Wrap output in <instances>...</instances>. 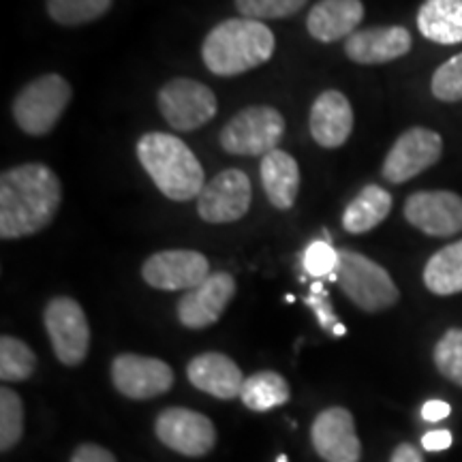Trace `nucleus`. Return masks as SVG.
Here are the masks:
<instances>
[{"mask_svg":"<svg viewBox=\"0 0 462 462\" xmlns=\"http://www.w3.org/2000/svg\"><path fill=\"white\" fill-rule=\"evenodd\" d=\"M251 180L242 170H225L206 182L198 198V212L206 223L240 221L251 208Z\"/></svg>","mask_w":462,"mask_h":462,"instance_id":"obj_10","label":"nucleus"},{"mask_svg":"<svg viewBox=\"0 0 462 462\" xmlns=\"http://www.w3.org/2000/svg\"><path fill=\"white\" fill-rule=\"evenodd\" d=\"M424 282L437 296H454L462 291V240L443 246L429 259Z\"/></svg>","mask_w":462,"mask_h":462,"instance_id":"obj_24","label":"nucleus"},{"mask_svg":"<svg viewBox=\"0 0 462 462\" xmlns=\"http://www.w3.org/2000/svg\"><path fill=\"white\" fill-rule=\"evenodd\" d=\"M157 437L173 452L199 458L217 443L215 424L198 411L182 407L165 409L157 418Z\"/></svg>","mask_w":462,"mask_h":462,"instance_id":"obj_11","label":"nucleus"},{"mask_svg":"<svg viewBox=\"0 0 462 462\" xmlns=\"http://www.w3.org/2000/svg\"><path fill=\"white\" fill-rule=\"evenodd\" d=\"M435 366L443 377L462 388V330L452 328L435 346Z\"/></svg>","mask_w":462,"mask_h":462,"instance_id":"obj_29","label":"nucleus"},{"mask_svg":"<svg viewBox=\"0 0 462 462\" xmlns=\"http://www.w3.org/2000/svg\"><path fill=\"white\" fill-rule=\"evenodd\" d=\"M354 131V109L343 92L326 90L310 107V135L321 148H338Z\"/></svg>","mask_w":462,"mask_h":462,"instance_id":"obj_18","label":"nucleus"},{"mask_svg":"<svg viewBox=\"0 0 462 462\" xmlns=\"http://www.w3.org/2000/svg\"><path fill=\"white\" fill-rule=\"evenodd\" d=\"M409 50H411V32L402 26L356 31L345 43V54L357 65H383L409 54Z\"/></svg>","mask_w":462,"mask_h":462,"instance_id":"obj_17","label":"nucleus"},{"mask_svg":"<svg viewBox=\"0 0 462 462\" xmlns=\"http://www.w3.org/2000/svg\"><path fill=\"white\" fill-rule=\"evenodd\" d=\"M71 462H116V458L106 448L95 446V443H84V446L75 449Z\"/></svg>","mask_w":462,"mask_h":462,"instance_id":"obj_34","label":"nucleus"},{"mask_svg":"<svg viewBox=\"0 0 462 462\" xmlns=\"http://www.w3.org/2000/svg\"><path fill=\"white\" fill-rule=\"evenodd\" d=\"M137 159L167 199H195L206 187L204 167L193 150L170 133H146L137 142Z\"/></svg>","mask_w":462,"mask_h":462,"instance_id":"obj_3","label":"nucleus"},{"mask_svg":"<svg viewBox=\"0 0 462 462\" xmlns=\"http://www.w3.org/2000/svg\"><path fill=\"white\" fill-rule=\"evenodd\" d=\"M443 140L437 131L413 126L398 137L383 161V178L392 184H402L420 176L441 159Z\"/></svg>","mask_w":462,"mask_h":462,"instance_id":"obj_9","label":"nucleus"},{"mask_svg":"<svg viewBox=\"0 0 462 462\" xmlns=\"http://www.w3.org/2000/svg\"><path fill=\"white\" fill-rule=\"evenodd\" d=\"M71 97V84L62 75L50 73L32 79L17 92L14 101V118L17 126L28 135H48L62 118Z\"/></svg>","mask_w":462,"mask_h":462,"instance_id":"obj_5","label":"nucleus"},{"mask_svg":"<svg viewBox=\"0 0 462 462\" xmlns=\"http://www.w3.org/2000/svg\"><path fill=\"white\" fill-rule=\"evenodd\" d=\"M159 109L171 129L195 131L215 118L218 103L206 84L176 78L161 88Z\"/></svg>","mask_w":462,"mask_h":462,"instance_id":"obj_7","label":"nucleus"},{"mask_svg":"<svg viewBox=\"0 0 462 462\" xmlns=\"http://www.w3.org/2000/svg\"><path fill=\"white\" fill-rule=\"evenodd\" d=\"M37 368V356L26 343L15 337L0 338V379L14 383L26 381Z\"/></svg>","mask_w":462,"mask_h":462,"instance_id":"obj_26","label":"nucleus"},{"mask_svg":"<svg viewBox=\"0 0 462 462\" xmlns=\"http://www.w3.org/2000/svg\"><path fill=\"white\" fill-rule=\"evenodd\" d=\"M392 195L379 184H368L345 208L343 229L346 234H366L388 218Z\"/></svg>","mask_w":462,"mask_h":462,"instance_id":"obj_23","label":"nucleus"},{"mask_svg":"<svg viewBox=\"0 0 462 462\" xmlns=\"http://www.w3.org/2000/svg\"><path fill=\"white\" fill-rule=\"evenodd\" d=\"M452 446V432L449 430H430L421 437V448L426 452H441Z\"/></svg>","mask_w":462,"mask_h":462,"instance_id":"obj_35","label":"nucleus"},{"mask_svg":"<svg viewBox=\"0 0 462 462\" xmlns=\"http://www.w3.org/2000/svg\"><path fill=\"white\" fill-rule=\"evenodd\" d=\"M285 133V118L279 109L253 106L242 109L223 126L221 146L240 157H265L273 152Z\"/></svg>","mask_w":462,"mask_h":462,"instance_id":"obj_6","label":"nucleus"},{"mask_svg":"<svg viewBox=\"0 0 462 462\" xmlns=\"http://www.w3.org/2000/svg\"><path fill=\"white\" fill-rule=\"evenodd\" d=\"M274 48V34L263 22L234 17L208 32L201 45V58L208 71L218 78H234L268 62Z\"/></svg>","mask_w":462,"mask_h":462,"instance_id":"obj_2","label":"nucleus"},{"mask_svg":"<svg viewBox=\"0 0 462 462\" xmlns=\"http://www.w3.org/2000/svg\"><path fill=\"white\" fill-rule=\"evenodd\" d=\"M187 377L195 388L212 394L221 401H231L240 396L245 385V374L231 357L223 354H201L189 362Z\"/></svg>","mask_w":462,"mask_h":462,"instance_id":"obj_19","label":"nucleus"},{"mask_svg":"<svg viewBox=\"0 0 462 462\" xmlns=\"http://www.w3.org/2000/svg\"><path fill=\"white\" fill-rule=\"evenodd\" d=\"M306 304L313 309L317 319H319V323L323 328H326V330H330L332 334L337 332V328L340 326V323L337 319V315H334V310L330 309V304H328L326 293H323V287L319 285V282H315V285H313V293L306 298Z\"/></svg>","mask_w":462,"mask_h":462,"instance_id":"obj_33","label":"nucleus"},{"mask_svg":"<svg viewBox=\"0 0 462 462\" xmlns=\"http://www.w3.org/2000/svg\"><path fill=\"white\" fill-rule=\"evenodd\" d=\"M390 462H424V458H421L420 449L411 443H401L392 454Z\"/></svg>","mask_w":462,"mask_h":462,"instance_id":"obj_37","label":"nucleus"},{"mask_svg":"<svg viewBox=\"0 0 462 462\" xmlns=\"http://www.w3.org/2000/svg\"><path fill=\"white\" fill-rule=\"evenodd\" d=\"M452 413V407L443 401H429L421 407V418L426 421H441Z\"/></svg>","mask_w":462,"mask_h":462,"instance_id":"obj_36","label":"nucleus"},{"mask_svg":"<svg viewBox=\"0 0 462 462\" xmlns=\"http://www.w3.org/2000/svg\"><path fill=\"white\" fill-rule=\"evenodd\" d=\"M404 218L424 234L448 238L462 231V198L452 190H420L404 204Z\"/></svg>","mask_w":462,"mask_h":462,"instance_id":"obj_14","label":"nucleus"},{"mask_svg":"<svg viewBox=\"0 0 462 462\" xmlns=\"http://www.w3.org/2000/svg\"><path fill=\"white\" fill-rule=\"evenodd\" d=\"M262 184L270 204L279 210H289L296 204L300 190V165L285 150H273L262 159Z\"/></svg>","mask_w":462,"mask_h":462,"instance_id":"obj_21","label":"nucleus"},{"mask_svg":"<svg viewBox=\"0 0 462 462\" xmlns=\"http://www.w3.org/2000/svg\"><path fill=\"white\" fill-rule=\"evenodd\" d=\"M24 432V404L14 390H0V449L9 452Z\"/></svg>","mask_w":462,"mask_h":462,"instance_id":"obj_28","label":"nucleus"},{"mask_svg":"<svg viewBox=\"0 0 462 462\" xmlns=\"http://www.w3.org/2000/svg\"><path fill=\"white\" fill-rule=\"evenodd\" d=\"M114 0H48V14L62 26H82L103 17Z\"/></svg>","mask_w":462,"mask_h":462,"instance_id":"obj_27","label":"nucleus"},{"mask_svg":"<svg viewBox=\"0 0 462 462\" xmlns=\"http://www.w3.org/2000/svg\"><path fill=\"white\" fill-rule=\"evenodd\" d=\"M276 462H289V460H287V456H285V454H281L279 458H276Z\"/></svg>","mask_w":462,"mask_h":462,"instance_id":"obj_38","label":"nucleus"},{"mask_svg":"<svg viewBox=\"0 0 462 462\" xmlns=\"http://www.w3.org/2000/svg\"><path fill=\"white\" fill-rule=\"evenodd\" d=\"M337 276L345 296L366 313H379L398 302L396 282L392 281L388 270L377 262L356 251H338Z\"/></svg>","mask_w":462,"mask_h":462,"instance_id":"obj_4","label":"nucleus"},{"mask_svg":"<svg viewBox=\"0 0 462 462\" xmlns=\"http://www.w3.org/2000/svg\"><path fill=\"white\" fill-rule=\"evenodd\" d=\"M418 28L435 43H462V0H426L418 11Z\"/></svg>","mask_w":462,"mask_h":462,"instance_id":"obj_22","label":"nucleus"},{"mask_svg":"<svg viewBox=\"0 0 462 462\" xmlns=\"http://www.w3.org/2000/svg\"><path fill=\"white\" fill-rule=\"evenodd\" d=\"M362 17V0H319L306 17V28L317 42L334 43L338 39H349Z\"/></svg>","mask_w":462,"mask_h":462,"instance_id":"obj_20","label":"nucleus"},{"mask_svg":"<svg viewBox=\"0 0 462 462\" xmlns=\"http://www.w3.org/2000/svg\"><path fill=\"white\" fill-rule=\"evenodd\" d=\"M338 265V251H334L328 240L310 242L304 251V270L315 279L337 273Z\"/></svg>","mask_w":462,"mask_h":462,"instance_id":"obj_32","label":"nucleus"},{"mask_svg":"<svg viewBox=\"0 0 462 462\" xmlns=\"http://www.w3.org/2000/svg\"><path fill=\"white\" fill-rule=\"evenodd\" d=\"M45 330L58 360L67 366H78L90 349V326L84 309L73 298H54L43 313Z\"/></svg>","mask_w":462,"mask_h":462,"instance_id":"obj_8","label":"nucleus"},{"mask_svg":"<svg viewBox=\"0 0 462 462\" xmlns=\"http://www.w3.org/2000/svg\"><path fill=\"white\" fill-rule=\"evenodd\" d=\"M62 184L43 163L17 165L0 176V236L15 240L34 236L60 210Z\"/></svg>","mask_w":462,"mask_h":462,"instance_id":"obj_1","label":"nucleus"},{"mask_svg":"<svg viewBox=\"0 0 462 462\" xmlns=\"http://www.w3.org/2000/svg\"><path fill=\"white\" fill-rule=\"evenodd\" d=\"M236 296V281L227 273H215L190 289L178 302V319L190 330H204L212 326L227 309L231 298Z\"/></svg>","mask_w":462,"mask_h":462,"instance_id":"obj_15","label":"nucleus"},{"mask_svg":"<svg viewBox=\"0 0 462 462\" xmlns=\"http://www.w3.org/2000/svg\"><path fill=\"white\" fill-rule=\"evenodd\" d=\"M289 383L282 374L273 371H262L245 379L240 398L253 411H270L289 401Z\"/></svg>","mask_w":462,"mask_h":462,"instance_id":"obj_25","label":"nucleus"},{"mask_svg":"<svg viewBox=\"0 0 462 462\" xmlns=\"http://www.w3.org/2000/svg\"><path fill=\"white\" fill-rule=\"evenodd\" d=\"M310 439L317 454L328 462H357L362 456L354 415L343 407H330L317 415Z\"/></svg>","mask_w":462,"mask_h":462,"instance_id":"obj_16","label":"nucleus"},{"mask_svg":"<svg viewBox=\"0 0 462 462\" xmlns=\"http://www.w3.org/2000/svg\"><path fill=\"white\" fill-rule=\"evenodd\" d=\"M142 276L154 289L190 291L210 276V263L198 251H161L146 259Z\"/></svg>","mask_w":462,"mask_h":462,"instance_id":"obj_13","label":"nucleus"},{"mask_svg":"<svg viewBox=\"0 0 462 462\" xmlns=\"http://www.w3.org/2000/svg\"><path fill=\"white\" fill-rule=\"evenodd\" d=\"M432 95L439 101H462V54L449 58L432 75Z\"/></svg>","mask_w":462,"mask_h":462,"instance_id":"obj_31","label":"nucleus"},{"mask_svg":"<svg viewBox=\"0 0 462 462\" xmlns=\"http://www.w3.org/2000/svg\"><path fill=\"white\" fill-rule=\"evenodd\" d=\"M112 381L120 394L133 401H146L171 388L173 371L170 364L157 357L123 354L112 364Z\"/></svg>","mask_w":462,"mask_h":462,"instance_id":"obj_12","label":"nucleus"},{"mask_svg":"<svg viewBox=\"0 0 462 462\" xmlns=\"http://www.w3.org/2000/svg\"><path fill=\"white\" fill-rule=\"evenodd\" d=\"M309 0H236V9L248 20H281L296 15Z\"/></svg>","mask_w":462,"mask_h":462,"instance_id":"obj_30","label":"nucleus"}]
</instances>
